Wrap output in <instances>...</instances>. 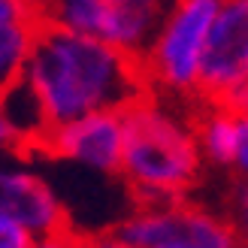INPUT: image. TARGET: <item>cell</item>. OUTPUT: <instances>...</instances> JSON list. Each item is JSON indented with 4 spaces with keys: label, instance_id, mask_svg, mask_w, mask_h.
Wrapping results in <instances>:
<instances>
[{
    "label": "cell",
    "instance_id": "obj_1",
    "mask_svg": "<svg viewBox=\"0 0 248 248\" xmlns=\"http://www.w3.org/2000/svg\"><path fill=\"white\" fill-rule=\"evenodd\" d=\"M24 70L58 130L97 112L124 115L160 97L148 52L91 40L52 21H40Z\"/></svg>",
    "mask_w": 248,
    "mask_h": 248
},
{
    "label": "cell",
    "instance_id": "obj_2",
    "mask_svg": "<svg viewBox=\"0 0 248 248\" xmlns=\"http://www.w3.org/2000/svg\"><path fill=\"white\" fill-rule=\"evenodd\" d=\"M121 118V182L133 212H155L182 200L200 182V140L167 112L160 97Z\"/></svg>",
    "mask_w": 248,
    "mask_h": 248
},
{
    "label": "cell",
    "instance_id": "obj_3",
    "mask_svg": "<svg viewBox=\"0 0 248 248\" xmlns=\"http://www.w3.org/2000/svg\"><path fill=\"white\" fill-rule=\"evenodd\" d=\"M40 21L61 24L73 33L112 46L148 52L167 0H33Z\"/></svg>",
    "mask_w": 248,
    "mask_h": 248
},
{
    "label": "cell",
    "instance_id": "obj_4",
    "mask_svg": "<svg viewBox=\"0 0 248 248\" xmlns=\"http://www.w3.org/2000/svg\"><path fill=\"white\" fill-rule=\"evenodd\" d=\"M221 0H176L164 33L148 48L155 82L170 94H194L203 43Z\"/></svg>",
    "mask_w": 248,
    "mask_h": 248
},
{
    "label": "cell",
    "instance_id": "obj_5",
    "mask_svg": "<svg viewBox=\"0 0 248 248\" xmlns=\"http://www.w3.org/2000/svg\"><path fill=\"white\" fill-rule=\"evenodd\" d=\"M248 79V0H221L206 33L194 97L218 106Z\"/></svg>",
    "mask_w": 248,
    "mask_h": 248
},
{
    "label": "cell",
    "instance_id": "obj_6",
    "mask_svg": "<svg viewBox=\"0 0 248 248\" xmlns=\"http://www.w3.org/2000/svg\"><path fill=\"white\" fill-rule=\"evenodd\" d=\"M121 148H124V118L118 112H97L64 124L46 148L43 160L76 157L100 167L109 176H121Z\"/></svg>",
    "mask_w": 248,
    "mask_h": 248
},
{
    "label": "cell",
    "instance_id": "obj_7",
    "mask_svg": "<svg viewBox=\"0 0 248 248\" xmlns=\"http://www.w3.org/2000/svg\"><path fill=\"white\" fill-rule=\"evenodd\" d=\"M0 218L40 233L43 242L73 227V218L55 191L31 172H0Z\"/></svg>",
    "mask_w": 248,
    "mask_h": 248
},
{
    "label": "cell",
    "instance_id": "obj_8",
    "mask_svg": "<svg viewBox=\"0 0 248 248\" xmlns=\"http://www.w3.org/2000/svg\"><path fill=\"white\" fill-rule=\"evenodd\" d=\"M36 28L33 0H0V91L24 70Z\"/></svg>",
    "mask_w": 248,
    "mask_h": 248
},
{
    "label": "cell",
    "instance_id": "obj_9",
    "mask_svg": "<svg viewBox=\"0 0 248 248\" xmlns=\"http://www.w3.org/2000/svg\"><path fill=\"white\" fill-rule=\"evenodd\" d=\"M227 221L239 230L248 245V172H236L227 194Z\"/></svg>",
    "mask_w": 248,
    "mask_h": 248
},
{
    "label": "cell",
    "instance_id": "obj_10",
    "mask_svg": "<svg viewBox=\"0 0 248 248\" xmlns=\"http://www.w3.org/2000/svg\"><path fill=\"white\" fill-rule=\"evenodd\" d=\"M0 248H36V242L28 227L0 218Z\"/></svg>",
    "mask_w": 248,
    "mask_h": 248
},
{
    "label": "cell",
    "instance_id": "obj_11",
    "mask_svg": "<svg viewBox=\"0 0 248 248\" xmlns=\"http://www.w3.org/2000/svg\"><path fill=\"white\" fill-rule=\"evenodd\" d=\"M218 106L248 121V79H245V82H242V85H239V88L233 91V94H227V97H224V100H221Z\"/></svg>",
    "mask_w": 248,
    "mask_h": 248
},
{
    "label": "cell",
    "instance_id": "obj_12",
    "mask_svg": "<svg viewBox=\"0 0 248 248\" xmlns=\"http://www.w3.org/2000/svg\"><path fill=\"white\" fill-rule=\"evenodd\" d=\"M239 118V115H236ZM236 167L248 172V121L239 118V148H236Z\"/></svg>",
    "mask_w": 248,
    "mask_h": 248
},
{
    "label": "cell",
    "instance_id": "obj_13",
    "mask_svg": "<svg viewBox=\"0 0 248 248\" xmlns=\"http://www.w3.org/2000/svg\"><path fill=\"white\" fill-rule=\"evenodd\" d=\"M0 148H3V121H0Z\"/></svg>",
    "mask_w": 248,
    "mask_h": 248
}]
</instances>
